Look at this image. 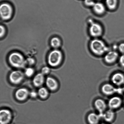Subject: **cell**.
I'll list each match as a JSON object with an SVG mask.
<instances>
[{
  "label": "cell",
  "mask_w": 124,
  "mask_h": 124,
  "mask_svg": "<svg viewBox=\"0 0 124 124\" xmlns=\"http://www.w3.org/2000/svg\"><path fill=\"white\" fill-rule=\"evenodd\" d=\"M122 103V100L120 97L115 96L109 99L108 105L109 109L114 110L119 108L121 106Z\"/></svg>",
  "instance_id": "8"
},
{
  "label": "cell",
  "mask_w": 124,
  "mask_h": 124,
  "mask_svg": "<svg viewBox=\"0 0 124 124\" xmlns=\"http://www.w3.org/2000/svg\"><path fill=\"white\" fill-rule=\"evenodd\" d=\"M90 48L92 53L96 55L101 56L109 51L108 47L104 41L98 38L93 39L90 43Z\"/></svg>",
  "instance_id": "1"
},
{
  "label": "cell",
  "mask_w": 124,
  "mask_h": 124,
  "mask_svg": "<svg viewBox=\"0 0 124 124\" xmlns=\"http://www.w3.org/2000/svg\"><path fill=\"white\" fill-rule=\"evenodd\" d=\"M24 74L19 70H15L12 72L10 74V81L14 84H17L20 83L24 78Z\"/></svg>",
  "instance_id": "7"
},
{
  "label": "cell",
  "mask_w": 124,
  "mask_h": 124,
  "mask_svg": "<svg viewBox=\"0 0 124 124\" xmlns=\"http://www.w3.org/2000/svg\"><path fill=\"white\" fill-rule=\"evenodd\" d=\"M106 3L108 8L110 10H113L116 8L117 4V0H106Z\"/></svg>",
  "instance_id": "20"
},
{
  "label": "cell",
  "mask_w": 124,
  "mask_h": 124,
  "mask_svg": "<svg viewBox=\"0 0 124 124\" xmlns=\"http://www.w3.org/2000/svg\"><path fill=\"white\" fill-rule=\"evenodd\" d=\"M101 118L107 122H111L114 121L115 117V113L114 110L109 109L104 113L100 114Z\"/></svg>",
  "instance_id": "13"
},
{
  "label": "cell",
  "mask_w": 124,
  "mask_h": 124,
  "mask_svg": "<svg viewBox=\"0 0 124 124\" xmlns=\"http://www.w3.org/2000/svg\"><path fill=\"white\" fill-rule=\"evenodd\" d=\"M92 8L93 12L95 14L98 15H102L104 14L105 12V6L101 2H96Z\"/></svg>",
  "instance_id": "16"
},
{
  "label": "cell",
  "mask_w": 124,
  "mask_h": 124,
  "mask_svg": "<svg viewBox=\"0 0 124 124\" xmlns=\"http://www.w3.org/2000/svg\"><path fill=\"white\" fill-rule=\"evenodd\" d=\"M95 3V0H85V5L88 7H93Z\"/></svg>",
  "instance_id": "24"
},
{
  "label": "cell",
  "mask_w": 124,
  "mask_h": 124,
  "mask_svg": "<svg viewBox=\"0 0 124 124\" xmlns=\"http://www.w3.org/2000/svg\"><path fill=\"white\" fill-rule=\"evenodd\" d=\"M13 7L9 4L4 3L0 7V13L1 19L4 21L9 20L13 16Z\"/></svg>",
  "instance_id": "4"
},
{
  "label": "cell",
  "mask_w": 124,
  "mask_h": 124,
  "mask_svg": "<svg viewBox=\"0 0 124 124\" xmlns=\"http://www.w3.org/2000/svg\"><path fill=\"white\" fill-rule=\"evenodd\" d=\"M50 43L51 46L54 49H58L61 47L62 41L60 39L57 37H54L51 40Z\"/></svg>",
  "instance_id": "19"
},
{
  "label": "cell",
  "mask_w": 124,
  "mask_h": 124,
  "mask_svg": "<svg viewBox=\"0 0 124 124\" xmlns=\"http://www.w3.org/2000/svg\"><path fill=\"white\" fill-rule=\"evenodd\" d=\"M119 58L118 53L115 50L109 51L105 54L104 60L107 64H112L116 61Z\"/></svg>",
  "instance_id": "9"
},
{
  "label": "cell",
  "mask_w": 124,
  "mask_h": 124,
  "mask_svg": "<svg viewBox=\"0 0 124 124\" xmlns=\"http://www.w3.org/2000/svg\"><path fill=\"white\" fill-rule=\"evenodd\" d=\"M30 94V92L25 88H21L18 89L16 92L15 96L18 100L23 101L25 100Z\"/></svg>",
  "instance_id": "14"
},
{
  "label": "cell",
  "mask_w": 124,
  "mask_h": 124,
  "mask_svg": "<svg viewBox=\"0 0 124 124\" xmlns=\"http://www.w3.org/2000/svg\"><path fill=\"white\" fill-rule=\"evenodd\" d=\"M38 95L42 99L46 98L48 95V92L46 88L44 87H41L38 92Z\"/></svg>",
  "instance_id": "21"
},
{
  "label": "cell",
  "mask_w": 124,
  "mask_h": 124,
  "mask_svg": "<svg viewBox=\"0 0 124 124\" xmlns=\"http://www.w3.org/2000/svg\"><path fill=\"white\" fill-rule=\"evenodd\" d=\"M102 93L104 95L110 96L116 93H121L123 92L122 88H117L112 84L106 83L102 86Z\"/></svg>",
  "instance_id": "6"
},
{
  "label": "cell",
  "mask_w": 124,
  "mask_h": 124,
  "mask_svg": "<svg viewBox=\"0 0 124 124\" xmlns=\"http://www.w3.org/2000/svg\"><path fill=\"white\" fill-rule=\"evenodd\" d=\"M46 85L50 90L55 91L58 88V84L57 82L55 79L53 77H47L46 81Z\"/></svg>",
  "instance_id": "17"
},
{
  "label": "cell",
  "mask_w": 124,
  "mask_h": 124,
  "mask_svg": "<svg viewBox=\"0 0 124 124\" xmlns=\"http://www.w3.org/2000/svg\"><path fill=\"white\" fill-rule=\"evenodd\" d=\"M123 102H124V99Z\"/></svg>",
  "instance_id": "31"
},
{
  "label": "cell",
  "mask_w": 124,
  "mask_h": 124,
  "mask_svg": "<svg viewBox=\"0 0 124 124\" xmlns=\"http://www.w3.org/2000/svg\"><path fill=\"white\" fill-rule=\"evenodd\" d=\"M34 72L33 68L31 67L27 68L25 70V74L28 77H30L33 74Z\"/></svg>",
  "instance_id": "22"
},
{
  "label": "cell",
  "mask_w": 124,
  "mask_h": 124,
  "mask_svg": "<svg viewBox=\"0 0 124 124\" xmlns=\"http://www.w3.org/2000/svg\"><path fill=\"white\" fill-rule=\"evenodd\" d=\"M27 65L30 66L33 65L35 63V60L33 58H29L26 59Z\"/></svg>",
  "instance_id": "25"
},
{
  "label": "cell",
  "mask_w": 124,
  "mask_h": 124,
  "mask_svg": "<svg viewBox=\"0 0 124 124\" xmlns=\"http://www.w3.org/2000/svg\"><path fill=\"white\" fill-rule=\"evenodd\" d=\"M119 62L121 66L124 68V54H122L119 58Z\"/></svg>",
  "instance_id": "28"
},
{
  "label": "cell",
  "mask_w": 124,
  "mask_h": 124,
  "mask_svg": "<svg viewBox=\"0 0 124 124\" xmlns=\"http://www.w3.org/2000/svg\"><path fill=\"white\" fill-rule=\"evenodd\" d=\"M38 95V92L35 91H32L30 92V97L32 98H35L37 97Z\"/></svg>",
  "instance_id": "29"
},
{
  "label": "cell",
  "mask_w": 124,
  "mask_h": 124,
  "mask_svg": "<svg viewBox=\"0 0 124 124\" xmlns=\"http://www.w3.org/2000/svg\"><path fill=\"white\" fill-rule=\"evenodd\" d=\"M118 49L120 53L124 54V43H121L118 46Z\"/></svg>",
  "instance_id": "27"
},
{
  "label": "cell",
  "mask_w": 124,
  "mask_h": 124,
  "mask_svg": "<svg viewBox=\"0 0 124 124\" xmlns=\"http://www.w3.org/2000/svg\"><path fill=\"white\" fill-rule=\"evenodd\" d=\"M89 32L90 35L94 38H98L102 34L103 28L99 23L91 22L90 24Z\"/></svg>",
  "instance_id": "5"
},
{
  "label": "cell",
  "mask_w": 124,
  "mask_h": 124,
  "mask_svg": "<svg viewBox=\"0 0 124 124\" xmlns=\"http://www.w3.org/2000/svg\"><path fill=\"white\" fill-rule=\"evenodd\" d=\"M101 119L99 114L94 112L90 113L87 115V121L90 124H98Z\"/></svg>",
  "instance_id": "15"
},
{
  "label": "cell",
  "mask_w": 124,
  "mask_h": 124,
  "mask_svg": "<svg viewBox=\"0 0 124 124\" xmlns=\"http://www.w3.org/2000/svg\"><path fill=\"white\" fill-rule=\"evenodd\" d=\"M12 118L11 113L6 109L1 110L0 111V122L1 124H7Z\"/></svg>",
  "instance_id": "11"
},
{
  "label": "cell",
  "mask_w": 124,
  "mask_h": 124,
  "mask_svg": "<svg viewBox=\"0 0 124 124\" xmlns=\"http://www.w3.org/2000/svg\"></svg>",
  "instance_id": "32"
},
{
  "label": "cell",
  "mask_w": 124,
  "mask_h": 124,
  "mask_svg": "<svg viewBox=\"0 0 124 124\" xmlns=\"http://www.w3.org/2000/svg\"><path fill=\"white\" fill-rule=\"evenodd\" d=\"M0 38H3L6 33V29L4 25H1L0 26Z\"/></svg>",
  "instance_id": "23"
},
{
  "label": "cell",
  "mask_w": 124,
  "mask_h": 124,
  "mask_svg": "<svg viewBox=\"0 0 124 124\" xmlns=\"http://www.w3.org/2000/svg\"><path fill=\"white\" fill-rule=\"evenodd\" d=\"M63 57L61 51L58 49L53 50L50 52L47 58L48 64L54 67L59 66L62 61Z\"/></svg>",
  "instance_id": "3"
},
{
  "label": "cell",
  "mask_w": 124,
  "mask_h": 124,
  "mask_svg": "<svg viewBox=\"0 0 124 124\" xmlns=\"http://www.w3.org/2000/svg\"><path fill=\"white\" fill-rule=\"evenodd\" d=\"M50 71V69L48 66H46L42 68L41 70V73L44 75L48 74Z\"/></svg>",
  "instance_id": "26"
},
{
  "label": "cell",
  "mask_w": 124,
  "mask_h": 124,
  "mask_svg": "<svg viewBox=\"0 0 124 124\" xmlns=\"http://www.w3.org/2000/svg\"><path fill=\"white\" fill-rule=\"evenodd\" d=\"M8 59L10 65L17 68H23L27 65L26 59L19 52H15L10 53Z\"/></svg>",
  "instance_id": "2"
},
{
  "label": "cell",
  "mask_w": 124,
  "mask_h": 124,
  "mask_svg": "<svg viewBox=\"0 0 124 124\" xmlns=\"http://www.w3.org/2000/svg\"><path fill=\"white\" fill-rule=\"evenodd\" d=\"M122 88L123 92H124V84L123 85V88Z\"/></svg>",
  "instance_id": "30"
},
{
  "label": "cell",
  "mask_w": 124,
  "mask_h": 124,
  "mask_svg": "<svg viewBox=\"0 0 124 124\" xmlns=\"http://www.w3.org/2000/svg\"><path fill=\"white\" fill-rule=\"evenodd\" d=\"M111 81L114 86L119 87L124 84V75L122 73L116 72L114 73L111 78Z\"/></svg>",
  "instance_id": "10"
},
{
  "label": "cell",
  "mask_w": 124,
  "mask_h": 124,
  "mask_svg": "<svg viewBox=\"0 0 124 124\" xmlns=\"http://www.w3.org/2000/svg\"><path fill=\"white\" fill-rule=\"evenodd\" d=\"M45 81L44 75L42 73L38 74L34 77L33 83L36 87H40L43 85Z\"/></svg>",
  "instance_id": "18"
},
{
  "label": "cell",
  "mask_w": 124,
  "mask_h": 124,
  "mask_svg": "<svg viewBox=\"0 0 124 124\" xmlns=\"http://www.w3.org/2000/svg\"><path fill=\"white\" fill-rule=\"evenodd\" d=\"M94 105L96 110L100 114H102L106 111L107 107V105L105 101L99 98L95 100Z\"/></svg>",
  "instance_id": "12"
}]
</instances>
